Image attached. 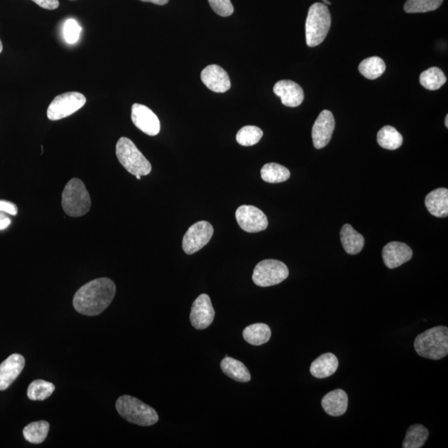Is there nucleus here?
Wrapping results in <instances>:
<instances>
[{"label": "nucleus", "instance_id": "2eb2a0df", "mask_svg": "<svg viewBox=\"0 0 448 448\" xmlns=\"http://www.w3.org/2000/svg\"><path fill=\"white\" fill-rule=\"evenodd\" d=\"M25 366V359L13 353L0 364V391L6 390L14 382Z\"/></svg>", "mask_w": 448, "mask_h": 448}, {"label": "nucleus", "instance_id": "f3484780", "mask_svg": "<svg viewBox=\"0 0 448 448\" xmlns=\"http://www.w3.org/2000/svg\"><path fill=\"white\" fill-rule=\"evenodd\" d=\"M412 251L406 243L392 242L388 243L383 249V259L385 266L390 269L403 265L411 260Z\"/></svg>", "mask_w": 448, "mask_h": 448}, {"label": "nucleus", "instance_id": "4468645a", "mask_svg": "<svg viewBox=\"0 0 448 448\" xmlns=\"http://www.w3.org/2000/svg\"><path fill=\"white\" fill-rule=\"evenodd\" d=\"M201 80L208 89L214 92H226L231 88L229 74L218 65L213 64L206 66L202 71Z\"/></svg>", "mask_w": 448, "mask_h": 448}, {"label": "nucleus", "instance_id": "dca6fc26", "mask_svg": "<svg viewBox=\"0 0 448 448\" xmlns=\"http://www.w3.org/2000/svg\"><path fill=\"white\" fill-rule=\"evenodd\" d=\"M273 92L281 98L286 107H299L304 101V92L300 85L293 81L282 80L275 84Z\"/></svg>", "mask_w": 448, "mask_h": 448}, {"label": "nucleus", "instance_id": "a878e982", "mask_svg": "<svg viewBox=\"0 0 448 448\" xmlns=\"http://www.w3.org/2000/svg\"><path fill=\"white\" fill-rule=\"evenodd\" d=\"M49 428V423L47 421L31 423L23 428V437L30 443L40 444L48 437Z\"/></svg>", "mask_w": 448, "mask_h": 448}, {"label": "nucleus", "instance_id": "6e6552de", "mask_svg": "<svg viewBox=\"0 0 448 448\" xmlns=\"http://www.w3.org/2000/svg\"><path fill=\"white\" fill-rule=\"evenodd\" d=\"M86 99L84 94L70 92L61 94L51 102L47 112L50 121H58L73 115L84 107Z\"/></svg>", "mask_w": 448, "mask_h": 448}, {"label": "nucleus", "instance_id": "cd10ccee", "mask_svg": "<svg viewBox=\"0 0 448 448\" xmlns=\"http://www.w3.org/2000/svg\"><path fill=\"white\" fill-rule=\"evenodd\" d=\"M386 69V65L382 58L379 57H371L364 59L359 66V71L364 77L368 79L375 80L376 78L382 76Z\"/></svg>", "mask_w": 448, "mask_h": 448}, {"label": "nucleus", "instance_id": "6ab92c4d", "mask_svg": "<svg viewBox=\"0 0 448 448\" xmlns=\"http://www.w3.org/2000/svg\"><path fill=\"white\" fill-rule=\"evenodd\" d=\"M338 366H339V361L337 357L332 353H326L313 361L310 371L315 378L325 379L334 375Z\"/></svg>", "mask_w": 448, "mask_h": 448}, {"label": "nucleus", "instance_id": "1a4fd4ad", "mask_svg": "<svg viewBox=\"0 0 448 448\" xmlns=\"http://www.w3.org/2000/svg\"><path fill=\"white\" fill-rule=\"evenodd\" d=\"M214 227L206 221H199L190 227L184 234L182 242L184 253L188 255L197 253L211 240Z\"/></svg>", "mask_w": 448, "mask_h": 448}, {"label": "nucleus", "instance_id": "bb28decb", "mask_svg": "<svg viewBox=\"0 0 448 448\" xmlns=\"http://www.w3.org/2000/svg\"><path fill=\"white\" fill-rule=\"evenodd\" d=\"M430 436L427 428L421 424H415L408 428L406 438L403 440V448H420L425 444Z\"/></svg>", "mask_w": 448, "mask_h": 448}, {"label": "nucleus", "instance_id": "393cba45", "mask_svg": "<svg viewBox=\"0 0 448 448\" xmlns=\"http://www.w3.org/2000/svg\"><path fill=\"white\" fill-rule=\"evenodd\" d=\"M261 176L265 182L278 184L286 182L290 178V173L288 168L281 164L269 163L262 168Z\"/></svg>", "mask_w": 448, "mask_h": 448}, {"label": "nucleus", "instance_id": "a19ab883", "mask_svg": "<svg viewBox=\"0 0 448 448\" xmlns=\"http://www.w3.org/2000/svg\"><path fill=\"white\" fill-rule=\"evenodd\" d=\"M325 3H327V5H331V2L329 1V0H322Z\"/></svg>", "mask_w": 448, "mask_h": 448}, {"label": "nucleus", "instance_id": "39448f33", "mask_svg": "<svg viewBox=\"0 0 448 448\" xmlns=\"http://www.w3.org/2000/svg\"><path fill=\"white\" fill-rule=\"evenodd\" d=\"M62 206L66 214L73 218L82 217L91 210V197L81 179L74 178L66 184L62 191Z\"/></svg>", "mask_w": 448, "mask_h": 448}, {"label": "nucleus", "instance_id": "f704fd0d", "mask_svg": "<svg viewBox=\"0 0 448 448\" xmlns=\"http://www.w3.org/2000/svg\"><path fill=\"white\" fill-rule=\"evenodd\" d=\"M0 212L15 216L18 214V208L13 203L0 200Z\"/></svg>", "mask_w": 448, "mask_h": 448}, {"label": "nucleus", "instance_id": "f03ea898", "mask_svg": "<svg viewBox=\"0 0 448 448\" xmlns=\"http://www.w3.org/2000/svg\"><path fill=\"white\" fill-rule=\"evenodd\" d=\"M414 349L419 356L438 360L448 355V329L436 326L416 337Z\"/></svg>", "mask_w": 448, "mask_h": 448}, {"label": "nucleus", "instance_id": "f8f14e48", "mask_svg": "<svg viewBox=\"0 0 448 448\" xmlns=\"http://www.w3.org/2000/svg\"><path fill=\"white\" fill-rule=\"evenodd\" d=\"M132 120L137 128L149 136H155L160 133L159 118L147 105L134 104L132 108Z\"/></svg>", "mask_w": 448, "mask_h": 448}, {"label": "nucleus", "instance_id": "c9c22d12", "mask_svg": "<svg viewBox=\"0 0 448 448\" xmlns=\"http://www.w3.org/2000/svg\"><path fill=\"white\" fill-rule=\"evenodd\" d=\"M33 1L45 10H54L59 7L58 0H33Z\"/></svg>", "mask_w": 448, "mask_h": 448}, {"label": "nucleus", "instance_id": "a211bd4d", "mask_svg": "<svg viewBox=\"0 0 448 448\" xmlns=\"http://www.w3.org/2000/svg\"><path fill=\"white\" fill-rule=\"evenodd\" d=\"M321 406L326 414L339 416L345 414L348 408V396L342 390L328 393L321 400Z\"/></svg>", "mask_w": 448, "mask_h": 448}, {"label": "nucleus", "instance_id": "5701e85b", "mask_svg": "<svg viewBox=\"0 0 448 448\" xmlns=\"http://www.w3.org/2000/svg\"><path fill=\"white\" fill-rule=\"evenodd\" d=\"M242 336L247 343L253 345H262L269 341L272 336V332L269 325L257 323L247 326L243 329Z\"/></svg>", "mask_w": 448, "mask_h": 448}, {"label": "nucleus", "instance_id": "c756f323", "mask_svg": "<svg viewBox=\"0 0 448 448\" xmlns=\"http://www.w3.org/2000/svg\"><path fill=\"white\" fill-rule=\"evenodd\" d=\"M55 390V385L53 383L47 382L45 380L37 379L33 381L27 388V395L30 400L43 401L51 395Z\"/></svg>", "mask_w": 448, "mask_h": 448}, {"label": "nucleus", "instance_id": "72a5a7b5", "mask_svg": "<svg viewBox=\"0 0 448 448\" xmlns=\"http://www.w3.org/2000/svg\"><path fill=\"white\" fill-rule=\"evenodd\" d=\"M208 3L219 16L229 17L234 14V8L230 0H208Z\"/></svg>", "mask_w": 448, "mask_h": 448}, {"label": "nucleus", "instance_id": "4be33fe9", "mask_svg": "<svg viewBox=\"0 0 448 448\" xmlns=\"http://www.w3.org/2000/svg\"><path fill=\"white\" fill-rule=\"evenodd\" d=\"M221 369L227 376L238 382L247 383L251 380V373L245 364L234 358H224L221 362Z\"/></svg>", "mask_w": 448, "mask_h": 448}, {"label": "nucleus", "instance_id": "7ed1b4c3", "mask_svg": "<svg viewBox=\"0 0 448 448\" xmlns=\"http://www.w3.org/2000/svg\"><path fill=\"white\" fill-rule=\"evenodd\" d=\"M116 408L127 421L139 426H152L159 421V416L154 408L138 399L123 395L117 399Z\"/></svg>", "mask_w": 448, "mask_h": 448}, {"label": "nucleus", "instance_id": "9d476101", "mask_svg": "<svg viewBox=\"0 0 448 448\" xmlns=\"http://www.w3.org/2000/svg\"><path fill=\"white\" fill-rule=\"evenodd\" d=\"M238 225L247 233H259L269 226L266 216L259 208L251 206H242L236 211Z\"/></svg>", "mask_w": 448, "mask_h": 448}, {"label": "nucleus", "instance_id": "e433bc0d", "mask_svg": "<svg viewBox=\"0 0 448 448\" xmlns=\"http://www.w3.org/2000/svg\"><path fill=\"white\" fill-rule=\"evenodd\" d=\"M11 220L5 214H0V230H5L10 225Z\"/></svg>", "mask_w": 448, "mask_h": 448}, {"label": "nucleus", "instance_id": "423d86ee", "mask_svg": "<svg viewBox=\"0 0 448 448\" xmlns=\"http://www.w3.org/2000/svg\"><path fill=\"white\" fill-rule=\"evenodd\" d=\"M116 154L121 166L133 175L145 176L151 172L149 161L145 158L132 140L121 137L117 141Z\"/></svg>", "mask_w": 448, "mask_h": 448}, {"label": "nucleus", "instance_id": "ea45409f", "mask_svg": "<svg viewBox=\"0 0 448 448\" xmlns=\"http://www.w3.org/2000/svg\"><path fill=\"white\" fill-rule=\"evenodd\" d=\"M445 125H446V127H448V116H446Z\"/></svg>", "mask_w": 448, "mask_h": 448}, {"label": "nucleus", "instance_id": "79ce46f5", "mask_svg": "<svg viewBox=\"0 0 448 448\" xmlns=\"http://www.w3.org/2000/svg\"><path fill=\"white\" fill-rule=\"evenodd\" d=\"M136 179L140 180L141 179V176L140 175H136Z\"/></svg>", "mask_w": 448, "mask_h": 448}, {"label": "nucleus", "instance_id": "2f4dec72", "mask_svg": "<svg viewBox=\"0 0 448 448\" xmlns=\"http://www.w3.org/2000/svg\"><path fill=\"white\" fill-rule=\"evenodd\" d=\"M443 0H407L404 10L407 13H426L434 11L442 5Z\"/></svg>", "mask_w": 448, "mask_h": 448}, {"label": "nucleus", "instance_id": "c85d7f7f", "mask_svg": "<svg viewBox=\"0 0 448 448\" xmlns=\"http://www.w3.org/2000/svg\"><path fill=\"white\" fill-rule=\"evenodd\" d=\"M419 80L424 88L436 91L446 84L447 77L441 69L431 68L420 75Z\"/></svg>", "mask_w": 448, "mask_h": 448}, {"label": "nucleus", "instance_id": "7c9ffc66", "mask_svg": "<svg viewBox=\"0 0 448 448\" xmlns=\"http://www.w3.org/2000/svg\"><path fill=\"white\" fill-rule=\"evenodd\" d=\"M262 136L263 132L260 128L254 125H246L239 129L236 140L242 147H253L260 141Z\"/></svg>", "mask_w": 448, "mask_h": 448}, {"label": "nucleus", "instance_id": "473e14b6", "mask_svg": "<svg viewBox=\"0 0 448 448\" xmlns=\"http://www.w3.org/2000/svg\"><path fill=\"white\" fill-rule=\"evenodd\" d=\"M82 27L74 19H69L64 27V36L65 41L69 45H73L79 39Z\"/></svg>", "mask_w": 448, "mask_h": 448}, {"label": "nucleus", "instance_id": "58836bf2", "mask_svg": "<svg viewBox=\"0 0 448 448\" xmlns=\"http://www.w3.org/2000/svg\"><path fill=\"white\" fill-rule=\"evenodd\" d=\"M2 51H3V43L1 40H0V53H2Z\"/></svg>", "mask_w": 448, "mask_h": 448}, {"label": "nucleus", "instance_id": "9b49d317", "mask_svg": "<svg viewBox=\"0 0 448 448\" xmlns=\"http://www.w3.org/2000/svg\"><path fill=\"white\" fill-rule=\"evenodd\" d=\"M215 312L211 299L207 294H201L192 305L190 320L197 329H204L213 323Z\"/></svg>", "mask_w": 448, "mask_h": 448}, {"label": "nucleus", "instance_id": "f257e3e1", "mask_svg": "<svg viewBox=\"0 0 448 448\" xmlns=\"http://www.w3.org/2000/svg\"><path fill=\"white\" fill-rule=\"evenodd\" d=\"M116 293V284L111 279H95L82 286L75 294L74 308L82 315H100L112 303Z\"/></svg>", "mask_w": 448, "mask_h": 448}, {"label": "nucleus", "instance_id": "412c9836", "mask_svg": "<svg viewBox=\"0 0 448 448\" xmlns=\"http://www.w3.org/2000/svg\"><path fill=\"white\" fill-rule=\"evenodd\" d=\"M342 246L347 253L356 255L364 249V238L362 235L353 229L351 224H345L340 231Z\"/></svg>", "mask_w": 448, "mask_h": 448}, {"label": "nucleus", "instance_id": "ddd939ff", "mask_svg": "<svg viewBox=\"0 0 448 448\" xmlns=\"http://www.w3.org/2000/svg\"><path fill=\"white\" fill-rule=\"evenodd\" d=\"M335 127L336 121L333 114L328 110L321 112L312 128L314 147L316 149L325 147L332 140Z\"/></svg>", "mask_w": 448, "mask_h": 448}, {"label": "nucleus", "instance_id": "0eeeda50", "mask_svg": "<svg viewBox=\"0 0 448 448\" xmlns=\"http://www.w3.org/2000/svg\"><path fill=\"white\" fill-rule=\"evenodd\" d=\"M289 276L288 267L281 261L266 259L255 266L253 281L258 286L267 288L280 284Z\"/></svg>", "mask_w": 448, "mask_h": 448}, {"label": "nucleus", "instance_id": "4c0bfd02", "mask_svg": "<svg viewBox=\"0 0 448 448\" xmlns=\"http://www.w3.org/2000/svg\"><path fill=\"white\" fill-rule=\"evenodd\" d=\"M140 1L152 3L157 5H164L168 3L169 0H140Z\"/></svg>", "mask_w": 448, "mask_h": 448}, {"label": "nucleus", "instance_id": "20e7f679", "mask_svg": "<svg viewBox=\"0 0 448 448\" xmlns=\"http://www.w3.org/2000/svg\"><path fill=\"white\" fill-rule=\"evenodd\" d=\"M331 26V13L325 3H315L310 6L306 21V39L308 45L310 48L320 45L327 36Z\"/></svg>", "mask_w": 448, "mask_h": 448}, {"label": "nucleus", "instance_id": "aec40b11", "mask_svg": "<svg viewBox=\"0 0 448 448\" xmlns=\"http://www.w3.org/2000/svg\"><path fill=\"white\" fill-rule=\"evenodd\" d=\"M427 210L437 218H445L448 215V190L440 188L432 191L425 199Z\"/></svg>", "mask_w": 448, "mask_h": 448}, {"label": "nucleus", "instance_id": "b1692460", "mask_svg": "<svg viewBox=\"0 0 448 448\" xmlns=\"http://www.w3.org/2000/svg\"><path fill=\"white\" fill-rule=\"evenodd\" d=\"M377 141L381 147L395 151L403 145V136L391 125L384 127L377 135Z\"/></svg>", "mask_w": 448, "mask_h": 448}]
</instances>
